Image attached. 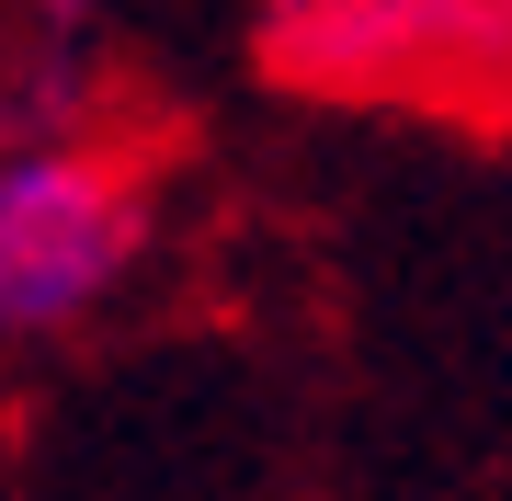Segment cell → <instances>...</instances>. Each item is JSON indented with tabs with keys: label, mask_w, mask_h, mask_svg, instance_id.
Returning a JSON list of instances; mask_svg holds the SVG:
<instances>
[{
	"label": "cell",
	"mask_w": 512,
	"mask_h": 501,
	"mask_svg": "<svg viewBox=\"0 0 512 501\" xmlns=\"http://www.w3.org/2000/svg\"><path fill=\"white\" fill-rule=\"evenodd\" d=\"M296 92H467L512 80V0H262Z\"/></svg>",
	"instance_id": "2"
},
{
	"label": "cell",
	"mask_w": 512,
	"mask_h": 501,
	"mask_svg": "<svg viewBox=\"0 0 512 501\" xmlns=\"http://www.w3.org/2000/svg\"><path fill=\"white\" fill-rule=\"evenodd\" d=\"M148 171L92 126L0 149V342H69L148 262Z\"/></svg>",
	"instance_id": "1"
}]
</instances>
